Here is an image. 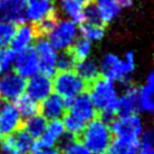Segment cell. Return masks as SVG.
I'll list each match as a JSON object with an SVG mask.
<instances>
[{
	"label": "cell",
	"instance_id": "12",
	"mask_svg": "<svg viewBox=\"0 0 154 154\" xmlns=\"http://www.w3.org/2000/svg\"><path fill=\"white\" fill-rule=\"evenodd\" d=\"M22 128V118L14 105L0 100V134L8 136Z\"/></svg>",
	"mask_w": 154,
	"mask_h": 154
},
{
	"label": "cell",
	"instance_id": "16",
	"mask_svg": "<svg viewBox=\"0 0 154 154\" xmlns=\"http://www.w3.org/2000/svg\"><path fill=\"white\" fill-rule=\"evenodd\" d=\"M55 13L53 0H28L25 8L26 20L32 22L34 24L38 23L43 18Z\"/></svg>",
	"mask_w": 154,
	"mask_h": 154
},
{
	"label": "cell",
	"instance_id": "9",
	"mask_svg": "<svg viewBox=\"0 0 154 154\" xmlns=\"http://www.w3.org/2000/svg\"><path fill=\"white\" fill-rule=\"evenodd\" d=\"M67 109L70 114H72L75 118H77L78 120L85 123H89L90 120H93L94 118H96L97 111L94 107L90 96L87 91L82 93L81 95L76 96L75 99H72L71 101H69L66 103Z\"/></svg>",
	"mask_w": 154,
	"mask_h": 154
},
{
	"label": "cell",
	"instance_id": "39",
	"mask_svg": "<svg viewBox=\"0 0 154 154\" xmlns=\"http://www.w3.org/2000/svg\"><path fill=\"white\" fill-rule=\"evenodd\" d=\"M103 154H108V153H103Z\"/></svg>",
	"mask_w": 154,
	"mask_h": 154
},
{
	"label": "cell",
	"instance_id": "4",
	"mask_svg": "<svg viewBox=\"0 0 154 154\" xmlns=\"http://www.w3.org/2000/svg\"><path fill=\"white\" fill-rule=\"evenodd\" d=\"M53 90L66 103L88 89V84L73 71H60L52 81Z\"/></svg>",
	"mask_w": 154,
	"mask_h": 154
},
{
	"label": "cell",
	"instance_id": "32",
	"mask_svg": "<svg viewBox=\"0 0 154 154\" xmlns=\"http://www.w3.org/2000/svg\"><path fill=\"white\" fill-rule=\"evenodd\" d=\"M16 24L8 23V22H2L0 23V48L7 47L16 32Z\"/></svg>",
	"mask_w": 154,
	"mask_h": 154
},
{
	"label": "cell",
	"instance_id": "19",
	"mask_svg": "<svg viewBox=\"0 0 154 154\" xmlns=\"http://www.w3.org/2000/svg\"><path fill=\"white\" fill-rule=\"evenodd\" d=\"M93 0H61L60 7L64 11L65 14L71 17V22H73L76 25L82 24L85 22L84 17V8L91 4Z\"/></svg>",
	"mask_w": 154,
	"mask_h": 154
},
{
	"label": "cell",
	"instance_id": "38",
	"mask_svg": "<svg viewBox=\"0 0 154 154\" xmlns=\"http://www.w3.org/2000/svg\"><path fill=\"white\" fill-rule=\"evenodd\" d=\"M2 137H4V136H2L1 134H0V142H1V140H2Z\"/></svg>",
	"mask_w": 154,
	"mask_h": 154
},
{
	"label": "cell",
	"instance_id": "1",
	"mask_svg": "<svg viewBox=\"0 0 154 154\" xmlns=\"http://www.w3.org/2000/svg\"><path fill=\"white\" fill-rule=\"evenodd\" d=\"M135 54L132 52H126L124 59L119 58L113 53H108L103 57L99 71L101 76L114 82L118 81L122 84H129L130 73L135 71Z\"/></svg>",
	"mask_w": 154,
	"mask_h": 154
},
{
	"label": "cell",
	"instance_id": "40",
	"mask_svg": "<svg viewBox=\"0 0 154 154\" xmlns=\"http://www.w3.org/2000/svg\"><path fill=\"white\" fill-rule=\"evenodd\" d=\"M26 1H28V0H26Z\"/></svg>",
	"mask_w": 154,
	"mask_h": 154
},
{
	"label": "cell",
	"instance_id": "17",
	"mask_svg": "<svg viewBox=\"0 0 154 154\" xmlns=\"http://www.w3.org/2000/svg\"><path fill=\"white\" fill-rule=\"evenodd\" d=\"M137 90L136 87H128L122 96H118L116 105V117H125L131 114H137L138 101H137Z\"/></svg>",
	"mask_w": 154,
	"mask_h": 154
},
{
	"label": "cell",
	"instance_id": "30",
	"mask_svg": "<svg viewBox=\"0 0 154 154\" xmlns=\"http://www.w3.org/2000/svg\"><path fill=\"white\" fill-rule=\"evenodd\" d=\"M16 59V52H13L8 47H2L0 48V73H6L10 72L11 69L13 67Z\"/></svg>",
	"mask_w": 154,
	"mask_h": 154
},
{
	"label": "cell",
	"instance_id": "7",
	"mask_svg": "<svg viewBox=\"0 0 154 154\" xmlns=\"http://www.w3.org/2000/svg\"><path fill=\"white\" fill-rule=\"evenodd\" d=\"M108 126L112 136L116 137H140L143 131L142 120L137 114L116 117Z\"/></svg>",
	"mask_w": 154,
	"mask_h": 154
},
{
	"label": "cell",
	"instance_id": "31",
	"mask_svg": "<svg viewBox=\"0 0 154 154\" xmlns=\"http://www.w3.org/2000/svg\"><path fill=\"white\" fill-rule=\"evenodd\" d=\"M76 63L77 61L75 60V58L72 57V54L70 53V51L66 49V51H61L58 54L55 67H57V70L59 72L60 71H71V70H73Z\"/></svg>",
	"mask_w": 154,
	"mask_h": 154
},
{
	"label": "cell",
	"instance_id": "6",
	"mask_svg": "<svg viewBox=\"0 0 154 154\" xmlns=\"http://www.w3.org/2000/svg\"><path fill=\"white\" fill-rule=\"evenodd\" d=\"M34 49L38 60V73L45 75L47 77L54 76L57 73V49L45 37H37Z\"/></svg>",
	"mask_w": 154,
	"mask_h": 154
},
{
	"label": "cell",
	"instance_id": "8",
	"mask_svg": "<svg viewBox=\"0 0 154 154\" xmlns=\"http://www.w3.org/2000/svg\"><path fill=\"white\" fill-rule=\"evenodd\" d=\"M25 82L26 81L14 71L4 73L0 77V100L10 102L18 99L24 94Z\"/></svg>",
	"mask_w": 154,
	"mask_h": 154
},
{
	"label": "cell",
	"instance_id": "18",
	"mask_svg": "<svg viewBox=\"0 0 154 154\" xmlns=\"http://www.w3.org/2000/svg\"><path fill=\"white\" fill-rule=\"evenodd\" d=\"M153 91H154V72L150 71L147 76L146 84L137 90V101H138V111L152 113L154 109L153 102Z\"/></svg>",
	"mask_w": 154,
	"mask_h": 154
},
{
	"label": "cell",
	"instance_id": "11",
	"mask_svg": "<svg viewBox=\"0 0 154 154\" xmlns=\"http://www.w3.org/2000/svg\"><path fill=\"white\" fill-rule=\"evenodd\" d=\"M26 0H0V23L25 24Z\"/></svg>",
	"mask_w": 154,
	"mask_h": 154
},
{
	"label": "cell",
	"instance_id": "22",
	"mask_svg": "<svg viewBox=\"0 0 154 154\" xmlns=\"http://www.w3.org/2000/svg\"><path fill=\"white\" fill-rule=\"evenodd\" d=\"M94 5L97 10L100 20L103 26L112 19H114L120 12V7L116 2V0H95Z\"/></svg>",
	"mask_w": 154,
	"mask_h": 154
},
{
	"label": "cell",
	"instance_id": "34",
	"mask_svg": "<svg viewBox=\"0 0 154 154\" xmlns=\"http://www.w3.org/2000/svg\"><path fill=\"white\" fill-rule=\"evenodd\" d=\"M30 154H60V150L55 149V148H52V149H40V150L31 152Z\"/></svg>",
	"mask_w": 154,
	"mask_h": 154
},
{
	"label": "cell",
	"instance_id": "2",
	"mask_svg": "<svg viewBox=\"0 0 154 154\" xmlns=\"http://www.w3.org/2000/svg\"><path fill=\"white\" fill-rule=\"evenodd\" d=\"M81 142L91 154L107 153L112 141L109 126L97 117L87 123L79 135Z\"/></svg>",
	"mask_w": 154,
	"mask_h": 154
},
{
	"label": "cell",
	"instance_id": "36",
	"mask_svg": "<svg viewBox=\"0 0 154 154\" xmlns=\"http://www.w3.org/2000/svg\"><path fill=\"white\" fill-rule=\"evenodd\" d=\"M136 154H154L153 148H140Z\"/></svg>",
	"mask_w": 154,
	"mask_h": 154
},
{
	"label": "cell",
	"instance_id": "15",
	"mask_svg": "<svg viewBox=\"0 0 154 154\" xmlns=\"http://www.w3.org/2000/svg\"><path fill=\"white\" fill-rule=\"evenodd\" d=\"M66 102L57 94H51L43 101H41L40 111L41 116L46 120H58L66 113Z\"/></svg>",
	"mask_w": 154,
	"mask_h": 154
},
{
	"label": "cell",
	"instance_id": "24",
	"mask_svg": "<svg viewBox=\"0 0 154 154\" xmlns=\"http://www.w3.org/2000/svg\"><path fill=\"white\" fill-rule=\"evenodd\" d=\"M75 72L87 83H91L95 78L99 77V66L96 63L91 59H84L81 61H77L75 65Z\"/></svg>",
	"mask_w": 154,
	"mask_h": 154
},
{
	"label": "cell",
	"instance_id": "37",
	"mask_svg": "<svg viewBox=\"0 0 154 154\" xmlns=\"http://www.w3.org/2000/svg\"><path fill=\"white\" fill-rule=\"evenodd\" d=\"M0 154H19L17 152H7V150H0Z\"/></svg>",
	"mask_w": 154,
	"mask_h": 154
},
{
	"label": "cell",
	"instance_id": "20",
	"mask_svg": "<svg viewBox=\"0 0 154 154\" xmlns=\"http://www.w3.org/2000/svg\"><path fill=\"white\" fill-rule=\"evenodd\" d=\"M34 38H36L35 31L32 25H28V24H22L16 29L14 36L11 41V49L16 53L23 51L24 48L29 47L30 43L34 41Z\"/></svg>",
	"mask_w": 154,
	"mask_h": 154
},
{
	"label": "cell",
	"instance_id": "13",
	"mask_svg": "<svg viewBox=\"0 0 154 154\" xmlns=\"http://www.w3.org/2000/svg\"><path fill=\"white\" fill-rule=\"evenodd\" d=\"M34 141L22 128L13 132L12 135L4 136L0 142V150H7V152H17L19 154H26L31 153Z\"/></svg>",
	"mask_w": 154,
	"mask_h": 154
},
{
	"label": "cell",
	"instance_id": "21",
	"mask_svg": "<svg viewBox=\"0 0 154 154\" xmlns=\"http://www.w3.org/2000/svg\"><path fill=\"white\" fill-rule=\"evenodd\" d=\"M138 149V137H114L108 147V154H136Z\"/></svg>",
	"mask_w": 154,
	"mask_h": 154
},
{
	"label": "cell",
	"instance_id": "28",
	"mask_svg": "<svg viewBox=\"0 0 154 154\" xmlns=\"http://www.w3.org/2000/svg\"><path fill=\"white\" fill-rule=\"evenodd\" d=\"M90 49H91V42L83 37L79 40H76L73 42V45L69 48L70 53L72 54V57L75 58L76 61L88 59V57L90 54Z\"/></svg>",
	"mask_w": 154,
	"mask_h": 154
},
{
	"label": "cell",
	"instance_id": "27",
	"mask_svg": "<svg viewBox=\"0 0 154 154\" xmlns=\"http://www.w3.org/2000/svg\"><path fill=\"white\" fill-rule=\"evenodd\" d=\"M79 32L83 38L88 41H99L105 36V26L84 22L79 25Z\"/></svg>",
	"mask_w": 154,
	"mask_h": 154
},
{
	"label": "cell",
	"instance_id": "10",
	"mask_svg": "<svg viewBox=\"0 0 154 154\" xmlns=\"http://www.w3.org/2000/svg\"><path fill=\"white\" fill-rule=\"evenodd\" d=\"M13 67L14 72L24 79L38 73V60L34 47L29 46L23 51L18 52V54H16Z\"/></svg>",
	"mask_w": 154,
	"mask_h": 154
},
{
	"label": "cell",
	"instance_id": "14",
	"mask_svg": "<svg viewBox=\"0 0 154 154\" xmlns=\"http://www.w3.org/2000/svg\"><path fill=\"white\" fill-rule=\"evenodd\" d=\"M52 90L53 85L51 77L41 73H36L25 82V94L36 102L43 101L47 96L52 94Z\"/></svg>",
	"mask_w": 154,
	"mask_h": 154
},
{
	"label": "cell",
	"instance_id": "23",
	"mask_svg": "<svg viewBox=\"0 0 154 154\" xmlns=\"http://www.w3.org/2000/svg\"><path fill=\"white\" fill-rule=\"evenodd\" d=\"M47 120L41 116V114H36L32 116L28 119H25L24 123H22V129L32 138V140H40L46 130L47 126Z\"/></svg>",
	"mask_w": 154,
	"mask_h": 154
},
{
	"label": "cell",
	"instance_id": "26",
	"mask_svg": "<svg viewBox=\"0 0 154 154\" xmlns=\"http://www.w3.org/2000/svg\"><path fill=\"white\" fill-rule=\"evenodd\" d=\"M59 150L60 154H91L79 140L70 135L61 138V147Z\"/></svg>",
	"mask_w": 154,
	"mask_h": 154
},
{
	"label": "cell",
	"instance_id": "5",
	"mask_svg": "<svg viewBox=\"0 0 154 154\" xmlns=\"http://www.w3.org/2000/svg\"><path fill=\"white\" fill-rule=\"evenodd\" d=\"M48 41L49 43L59 51L69 49L77 37V25L69 20L61 19L58 20L54 28L48 32Z\"/></svg>",
	"mask_w": 154,
	"mask_h": 154
},
{
	"label": "cell",
	"instance_id": "29",
	"mask_svg": "<svg viewBox=\"0 0 154 154\" xmlns=\"http://www.w3.org/2000/svg\"><path fill=\"white\" fill-rule=\"evenodd\" d=\"M61 122H63V125H64L65 131H67V134L70 136H73V137H78L81 135L84 125H85L83 122L78 120L77 118H75L70 113H65Z\"/></svg>",
	"mask_w": 154,
	"mask_h": 154
},
{
	"label": "cell",
	"instance_id": "35",
	"mask_svg": "<svg viewBox=\"0 0 154 154\" xmlns=\"http://www.w3.org/2000/svg\"><path fill=\"white\" fill-rule=\"evenodd\" d=\"M116 2L119 5V7H129L132 4V0H116Z\"/></svg>",
	"mask_w": 154,
	"mask_h": 154
},
{
	"label": "cell",
	"instance_id": "25",
	"mask_svg": "<svg viewBox=\"0 0 154 154\" xmlns=\"http://www.w3.org/2000/svg\"><path fill=\"white\" fill-rule=\"evenodd\" d=\"M13 105H14L16 109L18 111L20 118H25V119L38 114V111H40L38 102H36L32 99H30L26 94H23L18 99H16Z\"/></svg>",
	"mask_w": 154,
	"mask_h": 154
},
{
	"label": "cell",
	"instance_id": "3",
	"mask_svg": "<svg viewBox=\"0 0 154 154\" xmlns=\"http://www.w3.org/2000/svg\"><path fill=\"white\" fill-rule=\"evenodd\" d=\"M90 100L100 113H112L116 116V105L118 100V90L114 83L105 77H97L88 84Z\"/></svg>",
	"mask_w": 154,
	"mask_h": 154
},
{
	"label": "cell",
	"instance_id": "33",
	"mask_svg": "<svg viewBox=\"0 0 154 154\" xmlns=\"http://www.w3.org/2000/svg\"><path fill=\"white\" fill-rule=\"evenodd\" d=\"M140 148H153L154 144V134L150 129L143 130L138 137Z\"/></svg>",
	"mask_w": 154,
	"mask_h": 154
}]
</instances>
